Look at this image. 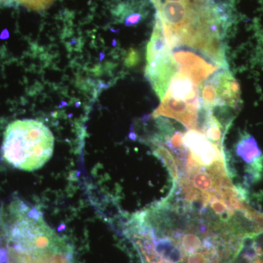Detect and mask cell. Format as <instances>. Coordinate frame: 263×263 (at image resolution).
Returning <instances> with one entry per match:
<instances>
[{
	"mask_svg": "<svg viewBox=\"0 0 263 263\" xmlns=\"http://www.w3.org/2000/svg\"><path fill=\"white\" fill-rule=\"evenodd\" d=\"M173 58L179 65V70L184 72L198 86L220 68L219 66L213 65L197 53L190 51H176L173 53Z\"/></svg>",
	"mask_w": 263,
	"mask_h": 263,
	"instance_id": "cell-4",
	"label": "cell"
},
{
	"mask_svg": "<svg viewBox=\"0 0 263 263\" xmlns=\"http://www.w3.org/2000/svg\"><path fill=\"white\" fill-rule=\"evenodd\" d=\"M154 155L162 160L165 167L168 170L170 174L174 181V187L176 186L179 179V171L175 157L168 148L161 143H152Z\"/></svg>",
	"mask_w": 263,
	"mask_h": 263,
	"instance_id": "cell-10",
	"label": "cell"
},
{
	"mask_svg": "<svg viewBox=\"0 0 263 263\" xmlns=\"http://www.w3.org/2000/svg\"><path fill=\"white\" fill-rule=\"evenodd\" d=\"M172 54L171 48L169 47L164 38L160 21L156 17V23L152 37L147 46V66L155 65L172 56Z\"/></svg>",
	"mask_w": 263,
	"mask_h": 263,
	"instance_id": "cell-8",
	"label": "cell"
},
{
	"mask_svg": "<svg viewBox=\"0 0 263 263\" xmlns=\"http://www.w3.org/2000/svg\"><path fill=\"white\" fill-rule=\"evenodd\" d=\"M142 15L140 13H133L127 17L125 20L126 26L130 27L138 24L141 20Z\"/></svg>",
	"mask_w": 263,
	"mask_h": 263,
	"instance_id": "cell-17",
	"label": "cell"
},
{
	"mask_svg": "<svg viewBox=\"0 0 263 263\" xmlns=\"http://www.w3.org/2000/svg\"><path fill=\"white\" fill-rule=\"evenodd\" d=\"M161 101L160 106L152 114V118H172L179 121L188 129H197V119L200 109L190 105L185 100L174 98L167 95H164Z\"/></svg>",
	"mask_w": 263,
	"mask_h": 263,
	"instance_id": "cell-3",
	"label": "cell"
},
{
	"mask_svg": "<svg viewBox=\"0 0 263 263\" xmlns=\"http://www.w3.org/2000/svg\"><path fill=\"white\" fill-rule=\"evenodd\" d=\"M217 89L220 106L235 108L240 103V88L238 81L228 70L216 74L212 78Z\"/></svg>",
	"mask_w": 263,
	"mask_h": 263,
	"instance_id": "cell-7",
	"label": "cell"
},
{
	"mask_svg": "<svg viewBox=\"0 0 263 263\" xmlns=\"http://www.w3.org/2000/svg\"><path fill=\"white\" fill-rule=\"evenodd\" d=\"M202 108L212 110L216 106H220L219 95L215 83L213 79L204 84L201 91Z\"/></svg>",
	"mask_w": 263,
	"mask_h": 263,
	"instance_id": "cell-11",
	"label": "cell"
},
{
	"mask_svg": "<svg viewBox=\"0 0 263 263\" xmlns=\"http://www.w3.org/2000/svg\"><path fill=\"white\" fill-rule=\"evenodd\" d=\"M187 174L186 178L197 191L202 193H211L212 190L214 192L216 188L215 179L207 171L200 170V167Z\"/></svg>",
	"mask_w": 263,
	"mask_h": 263,
	"instance_id": "cell-9",
	"label": "cell"
},
{
	"mask_svg": "<svg viewBox=\"0 0 263 263\" xmlns=\"http://www.w3.org/2000/svg\"><path fill=\"white\" fill-rule=\"evenodd\" d=\"M33 10H43L52 4L53 0H15Z\"/></svg>",
	"mask_w": 263,
	"mask_h": 263,
	"instance_id": "cell-14",
	"label": "cell"
},
{
	"mask_svg": "<svg viewBox=\"0 0 263 263\" xmlns=\"http://www.w3.org/2000/svg\"><path fill=\"white\" fill-rule=\"evenodd\" d=\"M165 95L185 100L190 105L200 109L198 86L182 70H179L175 75Z\"/></svg>",
	"mask_w": 263,
	"mask_h": 263,
	"instance_id": "cell-6",
	"label": "cell"
},
{
	"mask_svg": "<svg viewBox=\"0 0 263 263\" xmlns=\"http://www.w3.org/2000/svg\"><path fill=\"white\" fill-rule=\"evenodd\" d=\"M129 57H130V58H129V62H128V64H129V65H135V63H136V60L138 58V57H136V52L133 51V53H131Z\"/></svg>",
	"mask_w": 263,
	"mask_h": 263,
	"instance_id": "cell-18",
	"label": "cell"
},
{
	"mask_svg": "<svg viewBox=\"0 0 263 263\" xmlns=\"http://www.w3.org/2000/svg\"><path fill=\"white\" fill-rule=\"evenodd\" d=\"M163 141H165L170 148L175 152L186 148L183 143V136L181 132H174L171 136L166 137Z\"/></svg>",
	"mask_w": 263,
	"mask_h": 263,
	"instance_id": "cell-13",
	"label": "cell"
},
{
	"mask_svg": "<svg viewBox=\"0 0 263 263\" xmlns=\"http://www.w3.org/2000/svg\"><path fill=\"white\" fill-rule=\"evenodd\" d=\"M201 246V239L195 233H186L181 236L180 248L184 253L190 254L196 252Z\"/></svg>",
	"mask_w": 263,
	"mask_h": 263,
	"instance_id": "cell-12",
	"label": "cell"
},
{
	"mask_svg": "<svg viewBox=\"0 0 263 263\" xmlns=\"http://www.w3.org/2000/svg\"><path fill=\"white\" fill-rule=\"evenodd\" d=\"M237 155L249 164L248 172L251 180H258L262 176L263 155L254 137L245 134L235 146Z\"/></svg>",
	"mask_w": 263,
	"mask_h": 263,
	"instance_id": "cell-5",
	"label": "cell"
},
{
	"mask_svg": "<svg viewBox=\"0 0 263 263\" xmlns=\"http://www.w3.org/2000/svg\"><path fill=\"white\" fill-rule=\"evenodd\" d=\"M252 263H261V262H257V261H256V262H252Z\"/></svg>",
	"mask_w": 263,
	"mask_h": 263,
	"instance_id": "cell-20",
	"label": "cell"
},
{
	"mask_svg": "<svg viewBox=\"0 0 263 263\" xmlns=\"http://www.w3.org/2000/svg\"><path fill=\"white\" fill-rule=\"evenodd\" d=\"M149 263H168L167 262H166V261H164V262H163V261H158V262H149Z\"/></svg>",
	"mask_w": 263,
	"mask_h": 263,
	"instance_id": "cell-19",
	"label": "cell"
},
{
	"mask_svg": "<svg viewBox=\"0 0 263 263\" xmlns=\"http://www.w3.org/2000/svg\"><path fill=\"white\" fill-rule=\"evenodd\" d=\"M187 263H209V259L207 258L205 254L196 252L190 254Z\"/></svg>",
	"mask_w": 263,
	"mask_h": 263,
	"instance_id": "cell-16",
	"label": "cell"
},
{
	"mask_svg": "<svg viewBox=\"0 0 263 263\" xmlns=\"http://www.w3.org/2000/svg\"><path fill=\"white\" fill-rule=\"evenodd\" d=\"M54 138L43 123L34 119L12 122L4 133L2 152L12 166L25 171L41 168L53 155Z\"/></svg>",
	"mask_w": 263,
	"mask_h": 263,
	"instance_id": "cell-1",
	"label": "cell"
},
{
	"mask_svg": "<svg viewBox=\"0 0 263 263\" xmlns=\"http://www.w3.org/2000/svg\"><path fill=\"white\" fill-rule=\"evenodd\" d=\"M183 257V251L180 247H175L170 253L166 262L168 263H181Z\"/></svg>",
	"mask_w": 263,
	"mask_h": 263,
	"instance_id": "cell-15",
	"label": "cell"
},
{
	"mask_svg": "<svg viewBox=\"0 0 263 263\" xmlns=\"http://www.w3.org/2000/svg\"><path fill=\"white\" fill-rule=\"evenodd\" d=\"M183 143L200 165L209 167L216 161L226 160L222 144L209 141L202 132L197 129H190L185 134Z\"/></svg>",
	"mask_w": 263,
	"mask_h": 263,
	"instance_id": "cell-2",
	"label": "cell"
}]
</instances>
